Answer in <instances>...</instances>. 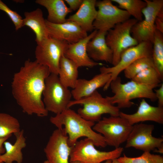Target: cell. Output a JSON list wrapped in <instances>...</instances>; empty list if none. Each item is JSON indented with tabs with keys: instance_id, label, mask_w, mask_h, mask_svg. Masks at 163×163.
<instances>
[{
	"instance_id": "obj_5",
	"label": "cell",
	"mask_w": 163,
	"mask_h": 163,
	"mask_svg": "<svg viewBox=\"0 0 163 163\" xmlns=\"http://www.w3.org/2000/svg\"><path fill=\"white\" fill-rule=\"evenodd\" d=\"M133 126L120 116H110L101 119L92 128L103 136L107 145L116 148L126 141Z\"/></svg>"
},
{
	"instance_id": "obj_30",
	"label": "cell",
	"mask_w": 163,
	"mask_h": 163,
	"mask_svg": "<svg viewBox=\"0 0 163 163\" xmlns=\"http://www.w3.org/2000/svg\"><path fill=\"white\" fill-rule=\"evenodd\" d=\"M118 159L122 163H163L162 156L148 152H144L141 156L135 157H128L124 154Z\"/></svg>"
},
{
	"instance_id": "obj_15",
	"label": "cell",
	"mask_w": 163,
	"mask_h": 163,
	"mask_svg": "<svg viewBox=\"0 0 163 163\" xmlns=\"http://www.w3.org/2000/svg\"><path fill=\"white\" fill-rule=\"evenodd\" d=\"M49 36L69 44L76 43L88 35L87 32L75 22L66 21L61 24H53L46 19Z\"/></svg>"
},
{
	"instance_id": "obj_31",
	"label": "cell",
	"mask_w": 163,
	"mask_h": 163,
	"mask_svg": "<svg viewBox=\"0 0 163 163\" xmlns=\"http://www.w3.org/2000/svg\"><path fill=\"white\" fill-rule=\"evenodd\" d=\"M0 10L5 12L8 15L14 24L16 30L24 26L23 19L21 16L16 11L11 9L1 0Z\"/></svg>"
},
{
	"instance_id": "obj_28",
	"label": "cell",
	"mask_w": 163,
	"mask_h": 163,
	"mask_svg": "<svg viewBox=\"0 0 163 163\" xmlns=\"http://www.w3.org/2000/svg\"><path fill=\"white\" fill-rule=\"evenodd\" d=\"M131 80L142 84L152 87L154 88L159 85L163 81L154 67L145 69Z\"/></svg>"
},
{
	"instance_id": "obj_22",
	"label": "cell",
	"mask_w": 163,
	"mask_h": 163,
	"mask_svg": "<svg viewBox=\"0 0 163 163\" xmlns=\"http://www.w3.org/2000/svg\"><path fill=\"white\" fill-rule=\"evenodd\" d=\"M35 2L46 8L48 12L46 20L53 24L65 22L67 15L72 11L62 0H37Z\"/></svg>"
},
{
	"instance_id": "obj_21",
	"label": "cell",
	"mask_w": 163,
	"mask_h": 163,
	"mask_svg": "<svg viewBox=\"0 0 163 163\" xmlns=\"http://www.w3.org/2000/svg\"><path fill=\"white\" fill-rule=\"evenodd\" d=\"M23 19V25L30 28L36 35L35 41L38 44L48 38L49 36L46 24V19L42 10L37 8L30 12L24 13Z\"/></svg>"
},
{
	"instance_id": "obj_18",
	"label": "cell",
	"mask_w": 163,
	"mask_h": 163,
	"mask_svg": "<svg viewBox=\"0 0 163 163\" xmlns=\"http://www.w3.org/2000/svg\"><path fill=\"white\" fill-rule=\"evenodd\" d=\"M110 78V74L100 73L89 80L78 79L74 88L71 91L72 97L75 100L87 97L97 89L104 87Z\"/></svg>"
},
{
	"instance_id": "obj_3",
	"label": "cell",
	"mask_w": 163,
	"mask_h": 163,
	"mask_svg": "<svg viewBox=\"0 0 163 163\" xmlns=\"http://www.w3.org/2000/svg\"><path fill=\"white\" fill-rule=\"evenodd\" d=\"M109 87L114 95L106 97L111 104H116L120 109L131 107L134 104L131 100L134 99L147 98L152 101L157 100L154 87L132 80L123 83L119 76L111 81Z\"/></svg>"
},
{
	"instance_id": "obj_2",
	"label": "cell",
	"mask_w": 163,
	"mask_h": 163,
	"mask_svg": "<svg viewBox=\"0 0 163 163\" xmlns=\"http://www.w3.org/2000/svg\"><path fill=\"white\" fill-rule=\"evenodd\" d=\"M50 120L57 129H63L68 136V143L70 147L82 137L91 139L95 146L104 148L107 146L103 136L92 128L95 123L85 120L70 108L51 117Z\"/></svg>"
},
{
	"instance_id": "obj_8",
	"label": "cell",
	"mask_w": 163,
	"mask_h": 163,
	"mask_svg": "<svg viewBox=\"0 0 163 163\" xmlns=\"http://www.w3.org/2000/svg\"><path fill=\"white\" fill-rule=\"evenodd\" d=\"M93 141L89 139L78 141L72 147L69 162L79 163H101L108 160L119 158L123 150L119 147L110 151H99L95 147Z\"/></svg>"
},
{
	"instance_id": "obj_9",
	"label": "cell",
	"mask_w": 163,
	"mask_h": 163,
	"mask_svg": "<svg viewBox=\"0 0 163 163\" xmlns=\"http://www.w3.org/2000/svg\"><path fill=\"white\" fill-rule=\"evenodd\" d=\"M154 125L142 123L133 125L126 141V148L133 147L144 152L163 153V139L152 136Z\"/></svg>"
},
{
	"instance_id": "obj_24",
	"label": "cell",
	"mask_w": 163,
	"mask_h": 163,
	"mask_svg": "<svg viewBox=\"0 0 163 163\" xmlns=\"http://www.w3.org/2000/svg\"><path fill=\"white\" fill-rule=\"evenodd\" d=\"M78 68L74 62L64 55L61 57L58 75L63 85L68 88H74L78 79Z\"/></svg>"
},
{
	"instance_id": "obj_38",
	"label": "cell",
	"mask_w": 163,
	"mask_h": 163,
	"mask_svg": "<svg viewBox=\"0 0 163 163\" xmlns=\"http://www.w3.org/2000/svg\"><path fill=\"white\" fill-rule=\"evenodd\" d=\"M43 163H49V162H48V161L46 160Z\"/></svg>"
},
{
	"instance_id": "obj_32",
	"label": "cell",
	"mask_w": 163,
	"mask_h": 163,
	"mask_svg": "<svg viewBox=\"0 0 163 163\" xmlns=\"http://www.w3.org/2000/svg\"><path fill=\"white\" fill-rule=\"evenodd\" d=\"M156 29L163 33V8L158 13L155 21Z\"/></svg>"
},
{
	"instance_id": "obj_14",
	"label": "cell",
	"mask_w": 163,
	"mask_h": 163,
	"mask_svg": "<svg viewBox=\"0 0 163 163\" xmlns=\"http://www.w3.org/2000/svg\"><path fill=\"white\" fill-rule=\"evenodd\" d=\"M68 136L63 129L54 130L44 150L49 163H70L72 147L68 143Z\"/></svg>"
},
{
	"instance_id": "obj_29",
	"label": "cell",
	"mask_w": 163,
	"mask_h": 163,
	"mask_svg": "<svg viewBox=\"0 0 163 163\" xmlns=\"http://www.w3.org/2000/svg\"><path fill=\"white\" fill-rule=\"evenodd\" d=\"M151 67H154L152 57H144L138 59L123 71L125 76L131 80L143 70Z\"/></svg>"
},
{
	"instance_id": "obj_17",
	"label": "cell",
	"mask_w": 163,
	"mask_h": 163,
	"mask_svg": "<svg viewBox=\"0 0 163 163\" xmlns=\"http://www.w3.org/2000/svg\"><path fill=\"white\" fill-rule=\"evenodd\" d=\"M119 116L126 119L132 125L146 121L162 124L163 107L152 106L142 99L136 112L129 114L120 112Z\"/></svg>"
},
{
	"instance_id": "obj_20",
	"label": "cell",
	"mask_w": 163,
	"mask_h": 163,
	"mask_svg": "<svg viewBox=\"0 0 163 163\" xmlns=\"http://www.w3.org/2000/svg\"><path fill=\"white\" fill-rule=\"evenodd\" d=\"M96 2V0H83L77 12L70 16L66 21L75 22L87 32L91 31L94 29L93 23L97 14Z\"/></svg>"
},
{
	"instance_id": "obj_4",
	"label": "cell",
	"mask_w": 163,
	"mask_h": 163,
	"mask_svg": "<svg viewBox=\"0 0 163 163\" xmlns=\"http://www.w3.org/2000/svg\"><path fill=\"white\" fill-rule=\"evenodd\" d=\"M78 104L83 107L78 109L77 113L85 120L95 123L101 120L103 114L118 116L120 112L117 106L111 104L106 97H103L97 90L87 97L71 101L67 107Z\"/></svg>"
},
{
	"instance_id": "obj_6",
	"label": "cell",
	"mask_w": 163,
	"mask_h": 163,
	"mask_svg": "<svg viewBox=\"0 0 163 163\" xmlns=\"http://www.w3.org/2000/svg\"><path fill=\"white\" fill-rule=\"evenodd\" d=\"M43 95L46 110L56 114L68 108L72 97L71 91L62 84L58 75L53 73L45 79Z\"/></svg>"
},
{
	"instance_id": "obj_36",
	"label": "cell",
	"mask_w": 163,
	"mask_h": 163,
	"mask_svg": "<svg viewBox=\"0 0 163 163\" xmlns=\"http://www.w3.org/2000/svg\"><path fill=\"white\" fill-rule=\"evenodd\" d=\"M110 163H122L120 162L118 158L114 159L112 160Z\"/></svg>"
},
{
	"instance_id": "obj_7",
	"label": "cell",
	"mask_w": 163,
	"mask_h": 163,
	"mask_svg": "<svg viewBox=\"0 0 163 163\" xmlns=\"http://www.w3.org/2000/svg\"><path fill=\"white\" fill-rule=\"evenodd\" d=\"M138 21L134 18H129L116 25L107 31L105 40L113 54L112 64L115 66L120 61L122 53L127 48L138 44L132 36L131 30Z\"/></svg>"
},
{
	"instance_id": "obj_13",
	"label": "cell",
	"mask_w": 163,
	"mask_h": 163,
	"mask_svg": "<svg viewBox=\"0 0 163 163\" xmlns=\"http://www.w3.org/2000/svg\"><path fill=\"white\" fill-rule=\"evenodd\" d=\"M152 43L151 42H143L139 43L125 50L121 55L119 61L115 66L101 67V73H109L111 75L109 81L104 87V90H107L111 81L118 76L122 72L136 60L144 57H152Z\"/></svg>"
},
{
	"instance_id": "obj_10",
	"label": "cell",
	"mask_w": 163,
	"mask_h": 163,
	"mask_svg": "<svg viewBox=\"0 0 163 163\" xmlns=\"http://www.w3.org/2000/svg\"><path fill=\"white\" fill-rule=\"evenodd\" d=\"M67 42L49 37L37 44L35 55L38 63L48 67L50 73L58 75L61 57L68 45Z\"/></svg>"
},
{
	"instance_id": "obj_34",
	"label": "cell",
	"mask_w": 163,
	"mask_h": 163,
	"mask_svg": "<svg viewBox=\"0 0 163 163\" xmlns=\"http://www.w3.org/2000/svg\"><path fill=\"white\" fill-rule=\"evenodd\" d=\"M69 5V8L72 10L75 11L79 9L81 5L83 0H65Z\"/></svg>"
},
{
	"instance_id": "obj_11",
	"label": "cell",
	"mask_w": 163,
	"mask_h": 163,
	"mask_svg": "<svg viewBox=\"0 0 163 163\" xmlns=\"http://www.w3.org/2000/svg\"><path fill=\"white\" fill-rule=\"evenodd\" d=\"M144 0L146 5L142 10L144 19L133 26L131 32L138 43L143 42L152 43L156 30L155 21L158 13L163 8V0Z\"/></svg>"
},
{
	"instance_id": "obj_23",
	"label": "cell",
	"mask_w": 163,
	"mask_h": 163,
	"mask_svg": "<svg viewBox=\"0 0 163 163\" xmlns=\"http://www.w3.org/2000/svg\"><path fill=\"white\" fill-rule=\"evenodd\" d=\"M16 141L14 144L6 141L4 143L5 152L0 156V161L4 163H22L23 160L22 150L26 146V139L23 129L15 136Z\"/></svg>"
},
{
	"instance_id": "obj_12",
	"label": "cell",
	"mask_w": 163,
	"mask_h": 163,
	"mask_svg": "<svg viewBox=\"0 0 163 163\" xmlns=\"http://www.w3.org/2000/svg\"><path fill=\"white\" fill-rule=\"evenodd\" d=\"M96 6L98 9L93 26L97 30L107 32L131 16L126 11L114 5L111 0L97 1Z\"/></svg>"
},
{
	"instance_id": "obj_1",
	"label": "cell",
	"mask_w": 163,
	"mask_h": 163,
	"mask_svg": "<svg viewBox=\"0 0 163 163\" xmlns=\"http://www.w3.org/2000/svg\"><path fill=\"white\" fill-rule=\"evenodd\" d=\"M50 74L47 67L29 59L14 74L12 94L24 113L41 117L48 115L42 96L45 79Z\"/></svg>"
},
{
	"instance_id": "obj_19",
	"label": "cell",
	"mask_w": 163,
	"mask_h": 163,
	"mask_svg": "<svg viewBox=\"0 0 163 163\" xmlns=\"http://www.w3.org/2000/svg\"><path fill=\"white\" fill-rule=\"evenodd\" d=\"M107 33L97 30L88 43L87 51L89 57L94 61H103L112 64V52L105 40Z\"/></svg>"
},
{
	"instance_id": "obj_16",
	"label": "cell",
	"mask_w": 163,
	"mask_h": 163,
	"mask_svg": "<svg viewBox=\"0 0 163 163\" xmlns=\"http://www.w3.org/2000/svg\"><path fill=\"white\" fill-rule=\"evenodd\" d=\"M96 30L85 38L72 44H69L64 56L74 62L79 68L85 67L92 68L100 65L88 56L87 51V45L89 41L97 32Z\"/></svg>"
},
{
	"instance_id": "obj_33",
	"label": "cell",
	"mask_w": 163,
	"mask_h": 163,
	"mask_svg": "<svg viewBox=\"0 0 163 163\" xmlns=\"http://www.w3.org/2000/svg\"><path fill=\"white\" fill-rule=\"evenodd\" d=\"M154 91L157 99L158 100V106L163 107V84L161 83L158 88Z\"/></svg>"
},
{
	"instance_id": "obj_26",
	"label": "cell",
	"mask_w": 163,
	"mask_h": 163,
	"mask_svg": "<svg viewBox=\"0 0 163 163\" xmlns=\"http://www.w3.org/2000/svg\"><path fill=\"white\" fill-rule=\"evenodd\" d=\"M117 3L118 7L126 11L138 21L143 19L142 10L146 7V3L142 0H111Z\"/></svg>"
},
{
	"instance_id": "obj_27",
	"label": "cell",
	"mask_w": 163,
	"mask_h": 163,
	"mask_svg": "<svg viewBox=\"0 0 163 163\" xmlns=\"http://www.w3.org/2000/svg\"><path fill=\"white\" fill-rule=\"evenodd\" d=\"M18 120L11 115L0 113V138L14 134L15 136L21 130Z\"/></svg>"
},
{
	"instance_id": "obj_35",
	"label": "cell",
	"mask_w": 163,
	"mask_h": 163,
	"mask_svg": "<svg viewBox=\"0 0 163 163\" xmlns=\"http://www.w3.org/2000/svg\"><path fill=\"white\" fill-rule=\"evenodd\" d=\"M11 136H9L4 138H0V156L5 152V149L3 147L4 142L10 138ZM0 163H4L0 161Z\"/></svg>"
},
{
	"instance_id": "obj_37",
	"label": "cell",
	"mask_w": 163,
	"mask_h": 163,
	"mask_svg": "<svg viewBox=\"0 0 163 163\" xmlns=\"http://www.w3.org/2000/svg\"><path fill=\"white\" fill-rule=\"evenodd\" d=\"M111 161V160H108L105 161L104 163H110Z\"/></svg>"
},
{
	"instance_id": "obj_39",
	"label": "cell",
	"mask_w": 163,
	"mask_h": 163,
	"mask_svg": "<svg viewBox=\"0 0 163 163\" xmlns=\"http://www.w3.org/2000/svg\"><path fill=\"white\" fill-rule=\"evenodd\" d=\"M70 163H79V162L77 161H75V162H70Z\"/></svg>"
},
{
	"instance_id": "obj_25",
	"label": "cell",
	"mask_w": 163,
	"mask_h": 163,
	"mask_svg": "<svg viewBox=\"0 0 163 163\" xmlns=\"http://www.w3.org/2000/svg\"><path fill=\"white\" fill-rule=\"evenodd\" d=\"M156 29L152 43V58L154 68L163 79V34Z\"/></svg>"
}]
</instances>
